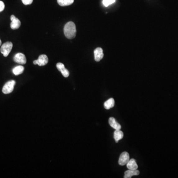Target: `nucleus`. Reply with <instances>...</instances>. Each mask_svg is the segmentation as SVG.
I'll return each mask as SVG.
<instances>
[{
    "mask_svg": "<svg viewBox=\"0 0 178 178\" xmlns=\"http://www.w3.org/2000/svg\"><path fill=\"white\" fill-rule=\"evenodd\" d=\"M24 70V68L23 66L19 65V66H16V68H14L12 70V72L15 75H18L22 73Z\"/></svg>",
    "mask_w": 178,
    "mask_h": 178,
    "instance_id": "dca6fc26",
    "label": "nucleus"
},
{
    "mask_svg": "<svg viewBox=\"0 0 178 178\" xmlns=\"http://www.w3.org/2000/svg\"><path fill=\"white\" fill-rule=\"evenodd\" d=\"M13 44L11 42H7L5 43L4 44L2 45L1 48L0 49L1 53L4 55V57H7L9 55V54L11 53L12 49Z\"/></svg>",
    "mask_w": 178,
    "mask_h": 178,
    "instance_id": "f03ea898",
    "label": "nucleus"
},
{
    "mask_svg": "<svg viewBox=\"0 0 178 178\" xmlns=\"http://www.w3.org/2000/svg\"><path fill=\"white\" fill-rule=\"evenodd\" d=\"M48 58L45 54H42L39 57L37 60H34L33 64H38L39 66H44L48 63Z\"/></svg>",
    "mask_w": 178,
    "mask_h": 178,
    "instance_id": "39448f33",
    "label": "nucleus"
},
{
    "mask_svg": "<svg viewBox=\"0 0 178 178\" xmlns=\"http://www.w3.org/2000/svg\"><path fill=\"white\" fill-rule=\"evenodd\" d=\"M58 3L62 7L68 6L72 5L74 0H58Z\"/></svg>",
    "mask_w": 178,
    "mask_h": 178,
    "instance_id": "2eb2a0df",
    "label": "nucleus"
},
{
    "mask_svg": "<svg viewBox=\"0 0 178 178\" xmlns=\"http://www.w3.org/2000/svg\"><path fill=\"white\" fill-rule=\"evenodd\" d=\"M115 105V100L113 98H110L107 100L104 103V107L106 110H110V108L114 107Z\"/></svg>",
    "mask_w": 178,
    "mask_h": 178,
    "instance_id": "4468645a",
    "label": "nucleus"
},
{
    "mask_svg": "<svg viewBox=\"0 0 178 178\" xmlns=\"http://www.w3.org/2000/svg\"><path fill=\"white\" fill-rule=\"evenodd\" d=\"M76 28L73 22L69 21L64 27V33L65 37L69 39L74 38L76 35Z\"/></svg>",
    "mask_w": 178,
    "mask_h": 178,
    "instance_id": "f257e3e1",
    "label": "nucleus"
},
{
    "mask_svg": "<svg viewBox=\"0 0 178 178\" xmlns=\"http://www.w3.org/2000/svg\"><path fill=\"white\" fill-rule=\"evenodd\" d=\"M104 55L103 50L101 48H97L95 49L94 56H95V59L96 62H100V60L102 59Z\"/></svg>",
    "mask_w": 178,
    "mask_h": 178,
    "instance_id": "1a4fd4ad",
    "label": "nucleus"
},
{
    "mask_svg": "<svg viewBox=\"0 0 178 178\" xmlns=\"http://www.w3.org/2000/svg\"><path fill=\"white\" fill-rule=\"evenodd\" d=\"M4 9H5V4L3 2L0 1V12L4 11Z\"/></svg>",
    "mask_w": 178,
    "mask_h": 178,
    "instance_id": "6ab92c4d",
    "label": "nucleus"
},
{
    "mask_svg": "<svg viewBox=\"0 0 178 178\" xmlns=\"http://www.w3.org/2000/svg\"><path fill=\"white\" fill-rule=\"evenodd\" d=\"M11 20L12 22L11 23V27L13 30L17 29L20 27L21 26V21L18 18L15 16L14 15L11 16Z\"/></svg>",
    "mask_w": 178,
    "mask_h": 178,
    "instance_id": "0eeeda50",
    "label": "nucleus"
},
{
    "mask_svg": "<svg viewBox=\"0 0 178 178\" xmlns=\"http://www.w3.org/2000/svg\"><path fill=\"white\" fill-rule=\"evenodd\" d=\"M13 60L16 63L21 64H25L26 63V58L23 54H16L13 58Z\"/></svg>",
    "mask_w": 178,
    "mask_h": 178,
    "instance_id": "423d86ee",
    "label": "nucleus"
},
{
    "mask_svg": "<svg viewBox=\"0 0 178 178\" xmlns=\"http://www.w3.org/2000/svg\"><path fill=\"white\" fill-rule=\"evenodd\" d=\"M127 167L128 169L137 170L138 168V166L136 163V160L134 159H130L126 164Z\"/></svg>",
    "mask_w": 178,
    "mask_h": 178,
    "instance_id": "ddd939ff",
    "label": "nucleus"
},
{
    "mask_svg": "<svg viewBox=\"0 0 178 178\" xmlns=\"http://www.w3.org/2000/svg\"><path fill=\"white\" fill-rule=\"evenodd\" d=\"M21 1L22 3L25 5H31L33 1V0H21Z\"/></svg>",
    "mask_w": 178,
    "mask_h": 178,
    "instance_id": "a211bd4d",
    "label": "nucleus"
},
{
    "mask_svg": "<svg viewBox=\"0 0 178 178\" xmlns=\"http://www.w3.org/2000/svg\"><path fill=\"white\" fill-rule=\"evenodd\" d=\"M16 85V81L15 80H10L5 84L2 88V93L5 94H9L13 91Z\"/></svg>",
    "mask_w": 178,
    "mask_h": 178,
    "instance_id": "7ed1b4c3",
    "label": "nucleus"
},
{
    "mask_svg": "<svg viewBox=\"0 0 178 178\" xmlns=\"http://www.w3.org/2000/svg\"><path fill=\"white\" fill-rule=\"evenodd\" d=\"M57 68L59 71H60L62 75L65 78L68 77L69 75V72L65 68V66L62 63H59L57 64Z\"/></svg>",
    "mask_w": 178,
    "mask_h": 178,
    "instance_id": "6e6552de",
    "label": "nucleus"
},
{
    "mask_svg": "<svg viewBox=\"0 0 178 178\" xmlns=\"http://www.w3.org/2000/svg\"><path fill=\"white\" fill-rule=\"evenodd\" d=\"M1 44H2V41L1 40V39H0V46H1Z\"/></svg>",
    "mask_w": 178,
    "mask_h": 178,
    "instance_id": "aec40b11",
    "label": "nucleus"
},
{
    "mask_svg": "<svg viewBox=\"0 0 178 178\" xmlns=\"http://www.w3.org/2000/svg\"><path fill=\"white\" fill-rule=\"evenodd\" d=\"M129 160H130V156L129 153L127 152H123L120 156L118 160V163L121 166H124L126 165Z\"/></svg>",
    "mask_w": 178,
    "mask_h": 178,
    "instance_id": "20e7f679",
    "label": "nucleus"
},
{
    "mask_svg": "<svg viewBox=\"0 0 178 178\" xmlns=\"http://www.w3.org/2000/svg\"><path fill=\"white\" fill-rule=\"evenodd\" d=\"M140 174V171L137 170H130L125 171L124 178H131L133 176H137Z\"/></svg>",
    "mask_w": 178,
    "mask_h": 178,
    "instance_id": "9d476101",
    "label": "nucleus"
},
{
    "mask_svg": "<svg viewBox=\"0 0 178 178\" xmlns=\"http://www.w3.org/2000/svg\"><path fill=\"white\" fill-rule=\"evenodd\" d=\"M123 136H124V134L123 132L120 131V130H115L114 132V138L116 143H117L119 141L123 138Z\"/></svg>",
    "mask_w": 178,
    "mask_h": 178,
    "instance_id": "f8f14e48",
    "label": "nucleus"
},
{
    "mask_svg": "<svg viewBox=\"0 0 178 178\" xmlns=\"http://www.w3.org/2000/svg\"><path fill=\"white\" fill-rule=\"evenodd\" d=\"M109 124L111 127L115 130H120L121 128V125L116 121V119L113 117H110L109 119Z\"/></svg>",
    "mask_w": 178,
    "mask_h": 178,
    "instance_id": "9b49d317",
    "label": "nucleus"
},
{
    "mask_svg": "<svg viewBox=\"0 0 178 178\" xmlns=\"http://www.w3.org/2000/svg\"><path fill=\"white\" fill-rule=\"evenodd\" d=\"M115 2V0H103L102 3L105 7H108L111 4Z\"/></svg>",
    "mask_w": 178,
    "mask_h": 178,
    "instance_id": "f3484780",
    "label": "nucleus"
}]
</instances>
